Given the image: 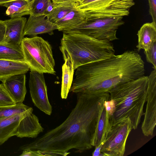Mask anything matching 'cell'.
Masks as SVG:
<instances>
[{"label":"cell","instance_id":"cell-1","mask_svg":"<svg viewBox=\"0 0 156 156\" xmlns=\"http://www.w3.org/2000/svg\"><path fill=\"white\" fill-rule=\"evenodd\" d=\"M76 94V105L62 123L18 150H38L44 156H66L72 149L82 152L91 149L100 111L110 95Z\"/></svg>","mask_w":156,"mask_h":156},{"label":"cell","instance_id":"cell-2","mask_svg":"<svg viewBox=\"0 0 156 156\" xmlns=\"http://www.w3.org/2000/svg\"><path fill=\"white\" fill-rule=\"evenodd\" d=\"M76 69L69 92L87 94L108 93L118 85L144 76L145 72L141 56L133 50L83 65Z\"/></svg>","mask_w":156,"mask_h":156},{"label":"cell","instance_id":"cell-3","mask_svg":"<svg viewBox=\"0 0 156 156\" xmlns=\"http://www.w3.org/2000/svg\"><path fill=\"white\" fill-rule=\"evenodd\" d=\"M148 80V76L144 75L118 85L109 91L110 99L114 104L112 114L109 116L112 126L128 118L132 129L137 128L144 114Z\"/></svg>","mask_w":156,"mask_h":156},{"label":"cell","instance_id":"cell-4","mask_svg":"<svg viewBox=\"0 0 156 156\" xmlns=\"http://www.w3.org/2000/svg\"><path fill=\"white\" fill-rule=\"evenodd\" d=\"M60 49L64 59L72 60L74 70L91 62L109 58L115 53L111 42L76 33H63Z\"/></svg>","mask_w":156,"mask_h":156},{"label":"cell","instance_id":"cell-5","mask_svg":"<svg viewBox=\"0 0 156 156\" xmlns=\"http://www.w3.org/2000/svg\"><path fill=\"white\" fill-rule=\"evenodd\" d=\"M25 62L30 71L55 75L52 48L41 37H25L20 44Z\"/></svg>","mask_w":156,"mask_h":156},{"label":"cell","instance_id":"cell-6","mask_svg":"<svg viewBox=\"0 0 156 156\" xmlns=\"http://www.w3.org/2000/svg\"><path fill=\"white\" fill-rule=\"evenodd\" d=\"M123 17L88 18L84 21L62 32L81 34L100 40L111 42L118 39L116 31L124 24Z\"/></svg>","mask_w":156,"mask_h":156},{"label":"cell","instance_id":"cell-7","mask_svg":"<svg viewBox=\"0 0 156 156\" xmlns=\"http://www.w3.org/2000/svg\"><path fill=\"white\" fill-rule=\"evenodd\" d=\"M134 0H82L76 8L84 11L88 18L128 16Z\"/></svg>","mask_w":156,"mask_h":156},{"label":"cell","instance_id":"cell-8","mask_svg":"<svg viewBox=\"0 0 156 156\" xmlns=\"http://www.w3.org/2000/svg\"><path fill=\"white\" fill-rule=\"evenodd\" d=\"M132 129L128 118L113 124L102 146L101 152L107 156L124 155L126 140Z\"/></svg>","mask_w":156,"mask_h":156},{"label":"cell","instance_id":"cell-9","mask_svg":"<svg viewBox=\"0 0 156 156\" xmlns=\"http://www.w3.org/2000/svg\"><path fill=\"white\" fill-rule=\"evenodd\" d=\"M148 76L147 88L146 106L141 129L144 135L152 136L156 124V70Z\"/></svg>","mask_w":156,"mask_h":156},{"label":"cell","instance_id":"cell-10","mask_svg":"<svg viewBox=\"0 0 156 156\" xmlns=\"http://www.w3.org/2000/svg\"><path fill=\"white\" fill-rule=\"evenodd\" d=\"M43 74L30 71L29 80L30 92L34 105L47 115H50L52 107L48 99Z\"/></svg>","mask_w":156,"mask_h":156},{"label":"cell","instance_id":"cell-11","mask_svg":"<svg viewBox=\"0 0 156 156\" xmlns=\"http://www.w3.org/2000/svg\"><path fill=\"white\" fill-rule=\"evenodd\" d=\"M55 30H58L57 26L50 20L49 16L30 15L25 26L24 35L34 36L44 33L52 34Z\"/></svg>","mask_w":156,"mask_h":156},{"label":"cell","instance_id":"cell-12","mask_svg":"<svg viewBox=\"0 0 156 156\" xmlns=\"http://www.w3.org/2000/svg\"><path fill=\"white\" fill-rule=\"evenodd\" d=\"M25 73H19L6 79L2 84L15 103L23 102L27 92Z\"/></svg>","mask_w":156,"mask_h":156},{"label":"cell","instance_id":"cell-13","mask_svg":"<svg viewBox=\"0 0 156 156\" xmlns=\"http://www.w3.org/2000/svg\"><path fill=\"white\" fill-rule=\"evenodd\" d=\"M27 21L24 17L11 18L4 21L6 30L4 39L2 43L20 45L24 37V31Z\"/></svg>","mask_w":156,"mask_h":156},{"label":"cell","instance_id":"cell-14","mask_svg":"<svg viewBox=\"0 0 156 156\" xmlns=\"http://www.w3.org/2000/svg\"><path fill=\"white\" fill-rule=\"evenodd\" d=\"M33 110L32 107L27 111L0 120V146L11 137L16 135L20 121Z\"/></svg>","mask_w":156,"mask_h":156},{"label":"cell","instance_id":"cell-15","mask_svg":"<svg viewBox=\"0 0 156 156\" xmlns=\"http://www.w3.org/2000/svg\"><path fill=\"white\" fill-rule=\"evenodd\" d=\"M104 102L99 112L95 132L92 140L91 145L93 147H96L103 144L112 126Z\"/></svg>","mask_w":156,"mask_h":156},{"label":"cell","instance_id":"cell-16","mask_svg":"<svg viewBox=\"0 0 156 156\" xmlns=\"http://www.w3.org/2000/svg\"><path fill=\"white\" fill-rule=\"evenodd\" d=\"M138 51L149 49L156 42V23L152 22L143 24L138 32Z\"/></svg>","mask_w":156,"mask_h":156},{"label":"cell","instance_id":"cell-17","mask_svg":"<svg viewBox=\"0 0 156 156\" xmlns=\"http://www.w3.org/2000/svg\"><path fill=\"white\" fill-rule=\"evenodd\" d=\"M25 62L0 59V81L3 82L6 79L19 73H26L29 70Z\"/></svg>","mask_w":156,"mask_h":156},{"label":"cell","instance_id":"cell-18","mask_svg":"<svg viewBox=\"0 0 156 156\" xmlns=\"http://www.w3.org/2000/svg\"><path fill=\"white\" fill-rule=\"evenodd\" d=\"M88 16L84 11L76 8L56 22L58 30L62 32L69 30L85 21Z\"/></svg>","mask_w":156,"mask_h":156},{"label":"cell","instance_id":"cell-19","mask_svg":"<svg viewBox=\"0 0 156 156\" xmlns=\"http://www.w3.org/2000/svg\"><path fill=\"white\" fill-rule=\"evenodd\" d=\"M1 6L7 8L6 14L11 18L20 17L30 14L31 8L29 0H13Z\"/></svg>","mask_w":156,"mask_h":156},{"label":"cell","instance_id":"cell-20","mask_svg":"<svg viewBox=\"0 0 156 156\" xmlns=\"http://www.w3.org/2000/svg\"><path fill=\"white\" fill-rule=\"evenodd\" d=\"M64 60L62 67V75L61 96L62 99L67 98L73 80L74 70L73 62L68 58Z\"/></svg>","mask_w":156,"mask_h":156},{"label":"cell","instance_id":"cell-21","mask_svg":"<svg viewBox=\"0 0 156 156\" xmlns=\"http://www.w3.org/2000/svg\"><path fill=\"white\" fill-rule=\"evenodd\" d=\"M0 59L25 62L20 45L0 43Z\"/></svg>","mask_w":156,"mask_h":156},{"label":"cell","instance_id":"cell-22","mask_svg":"<svg viewBox=\"0 0 156 156\" xmlns=\"http://www.w3.org/2000/svg\"><path fill=\"white\" fill-rule=\"evenodd\" d=\"M32 107L23 102L16 103L9 106L0 107V120L12 115L27 111Z\"/></svg>","mask_w":156,"mask_h":156},{"label":"cell","instance_id":"cell-23","mask_svg":"<svg viewBox=\"0 0 156 156\" xmlns=\"http://www.w3.org/2000/svg\"><path fill=\"white\" fill-rule=\"evenodd\" d=\"M77 3H69L54 8L49 16L50 20L55 23L65 16L68 13L76 8Z\"/></svg>","mask_w":156,"mask_h":156},{"label":"cell","instance_id":"cell-24","mask_svg":"<svg viewBox=\"0 0 156 156\" xmlns=\"http://www.w3.org/2000/svg\"><path fill=\"white\" fill-rule=\"evenodd\" d=\"M49 0H29L31 8L30 15L35 16L44 15Z\"/></svg>","mask_w":156,"mask_h":156},{"label":"cell","instance_id":"cell-25","mask_svg":"<svg viewBox=\"0 0 156 156\" xmlns=\"http://www.w3.org/2000/svg\"><path fill=\"white\" fill-rule=\"evenodd\" d=\"M16 103L3 84L0 83V107L12 106Z\"/></svg>","mask_w":156,"mask_h":156},{"label":"cell","instance_id":"cell-26","mask_svg":"<svg viewBox=\"0 0 156 156\" xmlns=\"http://www.w3.org/2000/svg\"><path fill=\"white\" fill-rule=\"evenodd\" d=\"M144 53L147 62L151 64L154 69L156 70V42L149 49L145 50Z\"/></svg>","mask_w":156,"mask_h":156},{"label":"cell","instance_id":"cell-27","mask_svg":"<svg viewBox=\"0 0 156 156\" xmlns=\"http://www.w3.org/2000/svg\"><path fill=\"white\" fill-rule=\"evenodd\" d=\"M149 12L153 22L156 23V0H148Z\"/></svg>","mask_w":156,"mask_h":156},{"label":"cell","instance_id":"cell-28","mask_svg":"<svg viewBox=\"0 0 156 156\" xmlns=\"http://www.w3.org/2000/svg\"><path fill=\"white\" fill-rule=\"evenodd\" d=\"M82 0H51L54 8L61 6L69 3H75L78 4Z\"/></svg>","mask_w":156,"mask_h":156},{"label":"cell","instance_id":"cell-29","mask_svg":"<svg viewBox=\"0 0 156 156\" xmlns=\"http://www.w3.org/2000/svg\"><path fill=\"white\" fill-rule=\"evenodd\" d=\"M20 156H44L38 150H32L27 149L23 151Z\"/></svg>","mask_w":156,"mask_h":156},{"label":"cell","instance_id":"cell-30","mask_svg":"<svg viewBox=\"0 0 156 156\" xmlns=\"http://www.w3.org/2000/svg\"><path fill=\"white\" fill-rule=\"evenodd\" d=\"M6 26L4 21L0 20V43H2L5 37Z\"/></svg>","mask_w":156,"mask_h":156},{"label":"cell","instance_id":"cell-31","mask_svg":"<svg viewBox=\"0 0 156 156\" xmlns=\"http://www.w3.org/2000/svg\"><path fill=\"white\" fill-rule=\"evenodd\" d=\"M54 8V6L51 0H49L44 13V15L49 16Z\"/></svg>","mask_w":156,"mask_h":156},{"label":"cell","instance_id":"cell-32","mask_svg":"<svg viewBox=\"0 0 156 156\" xmlns=\"http://www.w3.org/2000/svg\"><path fill=\"white\" fill-rule=\"evenodd\" d=\"M102 144H101L98 146L95 147V149L92 153L93 156H105V155L101 152V149Z\"/></svg>","mask_w":156,"mask_h":156},{"label":"cell","instance_id":"cell-33","mask_svg":"<svg viewBox=\"0 0 156 156\" xmlns=\"http://www.w3.org/2000/svg\"><path fill=\"white\" fill-rule=\"evenodd\" d=\"M15 0H0V5H1L3 4L9 2L11 1H12Z\"/></svg>","mask_w":156,"mask_h":156}]
</instances>
